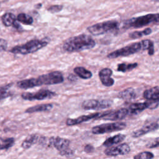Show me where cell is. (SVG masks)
Masks as SVG:
<instances>
[{"instance_id":"obj_6","label":"cell","mask_w":159,"mask_h":159,"mask_svg":"<svg viewBox=\"0 0 159 159\" xmlns=\"http://www.w3.org/2000/svg\"><path fill=\"white\" fill-rule=\"evenodd\" d=\"M64 78L63 74L58 71H54L47 74L42 75L37 78H34L35 87L42 85H52L63 83Z\"/></svg>"},{"instance_id":"obj_28","label":"cell","mask_w":159,"mask_h":159,"mask_svg":"<svg viewBox=\"0 0 159 159\" xmlns=\"http://www.w3.org/2000/svg\"><path fill=\"white\" fill-rule=\"evenodd\" d=\"M154 155L153 153L148 151H144L134 155L133 159H153Z\"/></svg>"},{"instance_id":"obj_1","label":"cell","mask_w":159,"mask_h":159,"mask_svg":"<svg viewBox=\"0 0 159 159\" xmlns=\"http://www.w3.org/2000/svg\"><path fill=\"white\" fill-rule=\"evenodd\" d=\"M148 50V53L149 55H153L154 54L155 50L153 41L147 39L143 40L140 42L132 43L109 53L107 55V57L108 58L112 59L121 57H127L136 53L141 50Z\"/></svg>"},{"instance_id":"obj_4","label":"cell","mask_w":159,"mask_h":159,"mask_svg":"<svg viewBox=\"0 0 159 159\" xmlns=\"http://www.w3.org/2000/svg\"><path fill=\"white\" fill-rule=\"evenodd\" d=\"M159 14H148L133 17L124 22V28H140L152 23H158Z\"/></svg>"},{"instance_id":"obj_3","label":"cell","mask_w":159,"mask_h":159,"mask_svg":"<svg viewBox=\"0 0 159 159\" xmlns=\"http://www.w3.org/2000/svg\"><path fill=\"white\" fill-rule=\"evenodd\" d=\"M48 45V42L45 40L33 39L28 41L25 43L16 45L10 50V52L14 54L27 55L33 53L43 48Z\"/></svg>"},{"instance_id":"obj_31","label":"cell","mask_w":159,"mask_h":159,"mask_svg":"<svg viewBox=\"0 0 159 159\" xmlns=\"http://www.w3.org/2000/svg\"><path fill=\"white\" fill-rule=\"evenodd\" d=\"M7 47V42L6 40L3 39H0V48L1 51H5L6 50Z\"/></svg>"},{"instance_id":"obj_24","label":"cell","mask_w":159,"mask_h":159,"mask_svg":"<svg viewBox=\"0 0 159 159\" xmlns=\"http://www.w3.org/2000/svg\"><path fill=\"white\" fill-rule=\"evenodd\" d=\"M137 66H138L137 63H122L118 64L117 70L120 72L125 73L127 71H132V70L137 68Z\"/></svg>"},{"instance_id":"obj_25","label":"cell","mask_w":159,"mask_h":159,"mask_svg":"<svg viewBox=\"0 0 159 159\" xmlns=\"http://www.w3.org/2000/svg\"><path fill=\"white\" fill-rule=\"evenodd\" d=\"M152 30L150 28L145 29L141 31H134L129 34V37L132 39H137L145 35H148L152 33Z\"/></svg>"},{"instance_id":"obj_26","label":"cell","mask_w":159,"mask_h":159,"mask_svg":"<svg viewBox=\"0 0 159 159\" xmlns=\"http://www.w3.org/2000/svg\"><path fill=\"white\" fill-rule=\"evenodd\" d=\"M17 20L25 25H32L34 22V19L30 15H28L25 13H20L17 16Z\"/></svg>"},{"instance_id":"obj_16","label":"cell","mask_w":159,"mask_h":159,"mask_svg":"<svg viewBox=\"0 0 159 159\" xmlns=\"http://www.w3.org/2000/svg\"><path fill=\"white\" fill-rule=\"evenodd\" d=\"M130 115H135L143 111L146 109H149V102L147 100L143 102H135L129 105L127 107Z\"/></svg>"},{"instance_id":"obj_23","label":"cell","mask_w":159,"mask_h":159,"mask_svg":"<svg viewBox=\"0 0 159 159\" xmlns=\"http://www.w3.org/2000/svg\"><path fill=\"white\" fill-rule=\"evenodd\" d=\"M73 71L78 77L83 80L89 79L93 76L91 71L83 66H76L73 69Z\"/></svg>"},{"instance_id":"obj_14","label":"cell","mask_w":159,"mask_h":159,"mask_svg":"<svg viewBox=\"0 0 159 159\" xmlns=\"http://www.w3.org/2000/svg\"><path fill=\"white\" fill-rule=\"evenodd\" d=\"M128 115H130L128 108L122 107L116 111H114L113 112L111 111V112L107 115L104 116L102 119L106 120L117 121V120H120L124 119Z\"/></svg>"},{"instance_id":"obj_19","label":"cell","mask_w":159,"mask_h":159,"mask_svg":"<svg viewBox=\"0 0 159 159\" xmlns=\"http://www.w3.org/2000/svg\"><path fill=\"white\" fill-rule=\"evenodd\" d=\"M125 139V135L122 134H118L111 137L106 139L102 143V145L106 147H109L114 145L117 144L122 142Z\"/></svg>"},{"instance_id":"obj_5","label":"cell","mask_w":159,"mask_h":159,"mask_svg":"<svg viewBox=\"0 0 159 159\" xmlns=\"http://www.w3.org/2000/svg\"><path fill=\"white\" fill-rule=\"evenodd\" d=\"M119 28V23L115 20H106L97 23L87 27L88 31L93 35H99L106 33L114 32Z\"/></svg>"},{"instance_id":"obj_13","label":"cell","mask_w":159,"mask_h":159,"mask_svg":"<svg viewBox=\"0 0 159 159\" xmlns=\"http://www.w3.org/2000/svg\"><path fill=\"white\" fill-rule=\"evenodd\" d=\"M113 71L109 68H104L99 71V78L102 85L111 87L114 84V80L111 78Z\"/></svg>"},{"instance_id":"obj_8","label":"cell","mask_w":159,"mask_h":159,"mask_svg":"<svg viewBox=\"0 0 159 159\" xmlns=\"http://www.w3.org/2000/svg\"><path fill=\"white\" fill-rule=\"evenodd\" d=\"M126 127V124L122 122L104 123L94 126L91 129V132L95 135L104 134L106 133L120 131Z\"/></svg>"},{"instance_id":"obj_9","label":"cell","mask_w":159,"mask_h":159,"mask_svg":"<svg viewBox=\"0 0 159 159\" xmlns=\"http://www.w3.org/2000/svg\"><path fill=\"white\" fill-rule=\"evenodd\" d=\"M112 104V101L109 99H87L81 104V107L85 110H101L109 107Z\"/></svg>"},{"instance_id":"obj_29","label":"cell","mask_w":159,"mask_h":159,"mask_svg":"<svg viewBox=\"0 0 159 159\" xmlns=\"http://www.w3.org/2000/svg\"><path fill=\"white\" fill-rule=\"evenodd\" d=\"M13 83H8L7 84H5L4 86H2L1 87V99L2 100L5 98H7L9 94L8 90L10 89V88L12 86Z\"/></svg>"},{"instance_id":"obj_34","label":"cell","mask_w":159,"mask_h":159,"mask_svg":"<svg viewBox=\"0 0 159 159\" xmlns=\"http://www.w3.org/2000/svg\"><path fill=\"white\" fill-rule=\"evenodd\" d=\"M158 23H159V17H158Z\"/></svg>"},{"instance_id":"obj_20","label":"cell","mask_w":159,"mask_h":159,"mask_svg":"<svg viewBox=\"0 0 159 159\" xmlns=\"http://www.w3.org/2000/svg\"><path fill=\"white\" fill-rule=\"evenodd\" d=\"M118 97L125 101H131L137 98V93L133 88H127L118 94Z\"/></svg>"},{"instance_id":"obj_18","label":"cell","mask_w":159,"mask_h":159,"mask_svg":"<svg viewBox=\"0 0 159 159\" xmlns=\"http://www.w3.org/2000/svg\"><path fill=\"white\" fill-rule=\"evenodd\" d=\"M53 106L52 104L47 103V104H37L30 107H28L25 109V113H34L37 112H46L50 111L52 109Z\"/></svg>"},{"instance_id":"obj_17","label":"cell","mask_w":159,"mask_h":159,"mask_svg":"<svg viewBox=\"0 0 159 159\" xmlns=\"http://www.w3.org/2000/svg\"><path fill=\"white\" fill-rule=\"evenodd\" d=\"M143 97L147 100L159 101V86H153L145 89L143 93Z\"/></svg>"},{"instance_id":"obj_15","label":"cell","mask_w":159,"mask_h":159,"mask_svg":"<svg viewBox=\"0 0 159 159\" xmlns=\"http://www.w3.org/2000/svg\"><path fill=\"white\" fill-rule=\"evenodd\" d=\"M159 128V124L157 122H153L150 123L149 124H147L143 127L137 129L134 132H132L131 136L134 138H137L140 137L141 136H143L149 132H153L156 130H157Z\"/></svg>"},{"instance_id":"obj_10","label":"cell","mask_w":159,"mask_h":159,"mask_svg":"<svg viewBox=\"0 0 159 159\" xmlns=\"http://www.w3.org/2000/svg\"><path fill=\"white\" fill-rule=\"evenodd\" d=\"M56 96L54 91L48 89H40L36 93H24L21 94V98L25 101H42L52 98Z\"/></svg>"},{"instance_id":"obj_33","label":"cell","mask_w":159,"mask_h":159,"mask_svg":"<svg viewBox=\"0 0 159 159\" xmlns=\"http://www.w3.org/2000/svg\"><path fill=\"white\" fill-rule=\"evenodd\" d=\"M94 147L91 145H89V144H88V145H85L84 147V150L86 153H91L94 151Z\"/></svg>"},{"instance_id":"obj_21","label":"cell","mask_w":159,"mask_h":159,"mask_svg":"<svg viewBox=\"0 0 159 159\" xmlns=\"http://www.w3.org/2000/svg\"><path fill=\"white\" fill-rule=\"evenodd\" d=\"M17 21V17L11 12H6L1 16V22L6 27H13Z\"/></svg>"},{"instance_id":"obj_12","label":"cell","mask_w":159,"mask_h":159,"mask_svg":"<svg viewBox=\"0 0 159 159\" xmlns=\"http://www.w3.org/2000/svg\"><path fill=\"white\" fill-rule=\"evenodd\" d=\"M130 151V146L126 143H122L116 146L107 147V148L104 150V153L106 155L109 157H117L125 155L128 154Z\"/></svg>"},{"instance_id":"obj_11","label":"cell","mask_w":159,"mask_h":159,"mask_svg":"<svg viewBox=\"0 0 159 159\" xmlns=\"http://www.w3.org/2000/svg\"><path fill=\"white\" fill-rule=\"evenodd\" d=\"M111 111H105L102 112H96V113H91L87 115H83L80 116L76 118L71 119V118H68L67 119L66 121V124L68 126H73V125H76L78 124H80L83 122H87L89 120L91 119H98L101 118H103L104 116L107 115Z\"/></svg>"},{"instance_id":"obj_30","label":"cell","mask_w":159,"mask_h":159,"mask_svg":"<svg viewBox=\"0 0 159 159\" xmlns=\"http://www.w3.org/2000/svg\"><path fill=\"white\" fill-rule=\"evenodd\" d=\"M63 8V5H59V4H56V5H52L49 6L47 8V11L52 14L57 13L61 11Z\"/></svg>"},{"instance_id":"obj_27","label":"cell","mask_w":159,"mask_h":159,"mask_svg":"<svg viewBox=\"0 0 159 159\" xmlns=\"http://www.w3.org/2000/svg\"><path fill=\"white\" fill-rule=\"evenodd\" d=\"M15 143V140L13 137L1 138V150H7L12 147Z\"/></svg>"},{"instance_id":"obj_2","label":"cell","mask_w":159,"mask_h":159,"mask_svg":"<svg viewBox=\"0 0 159 159\" xmlns=\"http://www.w3.org/2000/svg\"><path fill=\"white\" fill-rule=\"evenodd\" d=\"M95 45L96 42L90 35L82 34L66 39L62 48L66 52L73 53L91 49Z\"/></svg>"},{"instance_id":"obj_22","label":"cell","mask_w":159,"mask_h":159,"mask_svg":"<svg viewBox=\"0 0 159 159\" xmlns=\"http://www.w3.org/2000/svg\"><path fill=\"white\" fill-rule=\"evenodd\" d=\"M39 136L36 134H31L29 135L22 143L21 147L24 150H27L32 147L34 144L39 142Z\"/></svg>"},{"instance_id":"obj_7","label":"cell","mask_w":159,"mask_h":159,"mask_svg":"<svg viewBox=\"0 0 159 159\" xmlns=\"http://www.w3.org/2000/svg\"><path fill=\"white\" fill-rule=\"evenodd\" d=\"M48 146L53 147L62 156H72L73 152L69 148L70 141L60 137H51L48 142Z\"/></svg>"},{"instance_id":"obj_32","label":"cell","mask_w":159,"mask_h":159,"mask_svg":"<svg viewBox=\"0 0 159 159\" xmlns=\"http://www.w3.org/2000/svg\"><path fill=\"white\" fill-rule=\"evenodd\" d=\"M159 147V137L156 138L151 143H150L147 147L148 148H156Z\"/></svg>"}]
</instances>
